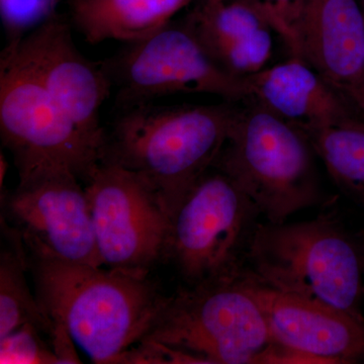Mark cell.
Here are the masks:
<instances>
[{"label":"cell","instance_id":"cell-17","mask_svg":"<svg viewBox=\"0 0 364 364\" xmlns=\"http://www.w3.org/2000/svg\"><path fill=\"white\" fill-rule=\"evenodd\" d=\"M6 245L0 255V338L25 324L37 326L50 336L53 324L28 287V253L20 237L1 223Z\"/></svg>","mask_w":364,"mask_h":364},{"label":"cell","instance_id":"cell-25","mask_svg":"<svg viewBox=\"0 0 364 364\" xmlns=\"http://www.w3.org/2000/svg\"><path fill=\"white\" fill-rule=\"evenodd\" d=\"M359 1H360L361 6H363V11H364V0H359Z\"/></svg>","mask_w":364,"mask_h":364},{"label":"cell","instance_id":"cell-5","mask_svg":"<svg viewBox=\"0 0 364 364\" xmlns=\"http://www.w3.org/2000/svg\"><path fill=\"white\" fill-rule=\"evenodd\" d=\"M253 279L363 318V265L353 243L323 219L268 223L253 235Z\"/></svg>","mask_w":364,"mask_h":364},{"label":"cell","instance_id":"cell-4","mask_svg":"<svg viewBox=\"0 0 364 364\" xmlns=\"http://www.w3.org/2000/svg\"><path fill=\"white\" fill-rule=\"evenodd\" d=\"M242 104L214 167L240 188L268 223H284L321 202L315 151L301 129L252 100Z\"/></svg>","mask_w":364,"mask_h":364},{"label":"cell","instance_id":"cell-14","mask_svg":"<svg viewBox=\"0 0 364 364\" xmlns=\"http://www.w3.org/2000/svg\"><path fill=\"white\" fill-rule=\"evenodd\" d=\"M245 80L249 100L305 133L335 127L364 129L363 112L303 60L291 57Z\"/></svg>","mask_w":364,"mask_h":364},{"label":"cell","instance_id":"cell-16","mask_svg":"<svg viewBox=\"0 0 364 364\" xmlns=\"http://www.w3.org/2000/svg\"><path fill=\"white\" fill-rule=\"evenodd\" d=\"M193 0H69L72 21L88 44L133 43L169 25Z\"/></svg>","mask_w":364,"mask_h":364},{"label":"cell","instance_id":"cell-19","mask_svg":"<svg viewBox=\"0 0 364 364\" xmlns=\"http://www.w3.org/2000/svg\"><path fill=\"white\" fill-rule=\"evenodd\" d=\"M62 0H0V13L9 43L18 42L56 16Z\"/></svg>","mask_w":364,"mask_h":364},{"label":"cell","instance_id":"cell-6","mask_svg":"<svg viewBox=\"0 0 364 364\" xmlns=\"http://www.w3.org/2000/svg\"><path fill=\"white\" fill-rule=\"evenodd\" d=\"M0 134L20 181L66 170L86 181L102 161L13 48L0 59Z\"/></svg>","mask_w":364,"mask_h":364},{"label":"cell","instance_id":"cell-21","mask_svg":"<svg viewBox=\"0 0 364 364\" xmlns=\"http://www.w3.org/2000/svg\"><path fill=\"white\" fill-rule=\"evenodd\" d=\"M263 16L284 41L291 54L296 47V28L305 0H240Z\"/></svg>","mask_w":364,"mask_h":364},{"label":"cell","instance_id":"cell-13","mask_svg":"<svg viewBox=\"0 0 364 364\" xmlns=\"http://www.w3.org/2000/svg\"><path fill=\"white\" fill-rule=\"evenodd\" d=\"M291 57L305 61L364 114V11L359 0H305Z\"/></svg>","mask_w":364,"mask_h":364},{"label":"cell","instance_id":"cell-18","mask_svg":"<svg viewBox=\"0 0 364 364\" xmlns=\"http://www.w3.org/2000/svg\"><path fill=\"white\" fill-rule=\"evenodd\" d=\"M306 134L335 181L364 189V129L335 127Z\"/></svg>","mask_w":364,"mask_h":364},{"label":"cell","instance_id":"cell-9","mask_svg":"<svg viewBox=\"0 0 364 364\" xmlns=\"http://www.w3.org/2000/svg\"><path fill=\"white\" fill-rule=\"evenodd\" d=\"M85 182L102 267L149 272L163 256L170 227L155 191L135 172L107 160Z\"/></svg>","mask_w":364,"mask_h":364},{"label":"cell","instance_id":"cell-11","mask_svg":"<svg viewBox=\"0 0 364 364\" xmlns=\"http://www.w3.org/2000/svg\"><path fill=\"white\" fill-rule=\"evenodd\" d=\"M6 46L13 48L104 160L107 136L100 123V109L112 81L102 64L93 63L78 51L68 23L56 14Z\"/></svg>","mask_w":364,"mask_h":364},{"label":"cell","instance_id":"cell-8","mask_svg":"<svg viewBox=\"0 0 364 364\" xmlns=\"http://www.w3.org/2000/svg\"><path fill=\"white\" fill-rule=\"evenodd\" d=\"M255 208L226 174L210 170L170 220L163 256L195 284L234 272L235 258Z\"/></svg>","mask_w":364,"mask_h":364},{"label":"cell","instance_id":"cell-20","mask_svg":"<svg viewBox=\"0 0 364 364\" xmlns=\"http://www.w3.org/2000/svg\"><path fill=\"white\" fill-rule=\"evenodd\" d=\"M37 326L25 324L0 338L1 364H59Z\"/></svg>","mask_w":364,"mask_h":364},{"label":"cell","instance_id":"cell-22","mask_svg":"<svg viewBox=\"0 0 364 364\" xmlns=\"http://www.w3.org/2000/svg\"><path fill=\"white\" fill-rule=\"evenodd\" d=\"M52 324V331L49 337L51 338L53 351L58 358L59 364L81 363L76 351V344L66 328L60 323L53 322Z\"/></svg>","mask_w":364,"mask_h":364},{"label":"cell","instance_id":"cell-3","mask_svg":"<svg viewBox=\"0 0 364 364\" xmlns=\"http://www.w3.org/2000/svg\"><path fill=\"white\" fill-rule=\"evenodd\" d=\"M143 340L186 352L200 363H305L273 339L259 305L235 272L167 298Z\"/></svg>","mask_w":364,"mask_h":364},{"label":"cell","instance_id":"cell-12","mask_svg":"<svg viewBox=\"0 0 364 364\" xmlns=\"http://www.w3.org/2000/svg\"><path fill=\"white\" fill-rule=\"evenodd\" d=\"M256 299L273 339L310 363H353L364 360V320L241 277Z\"/></svg>","mask_w":364,"mask_h":364},{"label":"cell","instance_id":"cell-1","mask_svg":"<svg viewBox=\"0 0 364 364\" xmlns=\"http://www.w3.org/2000/svg\"><path fill=\"white\" fill-rule=\"evenodd\" d=\"M26 253L41 308L95 363L117 364L149 333L166 303L149 272Z\"/></svg>","mask_w":364,"mask_h":364},{"label":"cell","instance_id":"cell-2","mask_svg":"<svg viewBox=\"0 0 364 364\" xmlns=\"http://www.w3.org/2000/svg\"><path fill=\"white\" fill-rule=\"evenodd\" d=\"M239 104L129 107L107 138L104 160L143 178L171 220L191 188L214 167L233 128Z\"/></svg>","mask_w":364,"mask_h":364},{"label":"cell","instance_id":"cell-24","mask_svg":"<svg viewBox=\"0 0 364 364\" xmlns=\"http://www.w3.org/2000/svg\"><path fill=\"white\" fill-rule=\"evenodd\" d=\"M203 1H205V2H221V1H225V0H203Z\"/></svg>","mask_w":364,"mask_h":364},{"label":"cell","instance_id":"cell-10","mask_svg":"<svg viewBox=\"0 0 364 364\" xmlns=\"http://www.w3.org/2000/svg\"><path fill=\"white\" fill-rule=\"evenodd\" d=\"M79 181L66 170L21 181L14 191L1 193V222L31 252L102 267L90 200Z\"/></svg>","mask_w":364,"mask_h":364},{"label":"cell","instance_id":"cell-7","mask_svg":"<svg viewBox=\"0 0 364 364\" xmlns=\"http://www.w3.org/2000/svg\"><path fill=\"white\" fill-rule=\"evenodd\" d=\"M102 64L124 109L178 93H205L231 102L247 98L245 79L222 70L184 23H170Z\"/></svg>","mask_w":364,"mask_h":364},{"label":"cell","instance_id":"cell-23","mask_svg":"<svg viewBox=\"0 0 364 364\" xmlns=\"http://www.w3.org/2000/svg\"><path fill=\"white\" fill-rule=\"evenodd\" d=\"M7 168H9V163L4 152L0 154V186H1V191L4 189V178H6Z\"/></svg>","mask_w":364,"mask_h":364},{"label":"cell","instance_id":"cell-15","mask_svg":"<svg viewBox=\"0 0 364 364\" xmlns=\"http://www.w3.org/2000/svg\"><path fill=\"white\" fill-rule=\"evenodd\" d=\"M183 23L210 59L234 77H250L267 68L272 58L274 31L240 0H200Z\"/></svg>","mask_w":364,"mask_h":364}]
</instances>
